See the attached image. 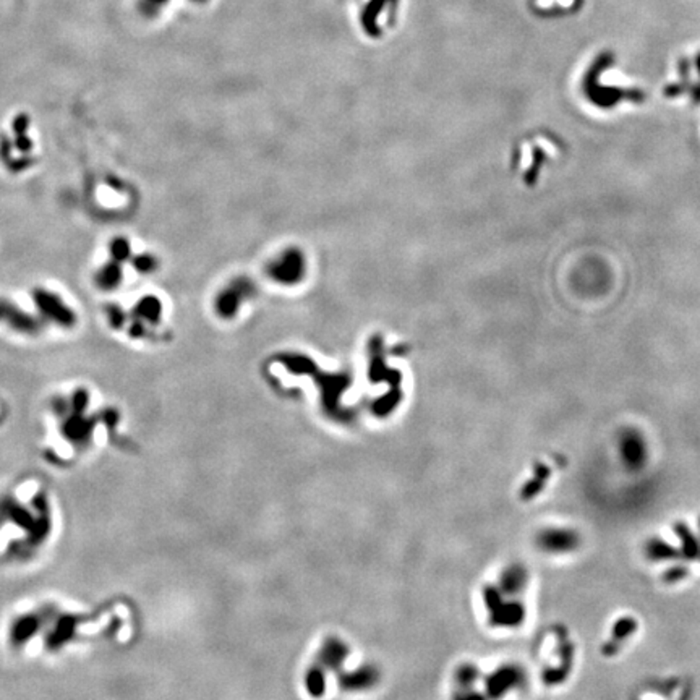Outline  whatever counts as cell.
Returning a JSON list of instances; mask_svg holds the SVG:
<instances>
[{"label":"cell","mask_w":700,"mask_h":700,"mask_svg":"<svg viewBox=\"0 0 700 700\" xmlns=\"http://www.w3.org/2000/svg\"><path fill=\"white\" fill-rule=\"evenodd\" d=\"M674 532L679 536L681 540V558H684L687 561H694L699 558V550H700V543L697 541L696 536L691 532V529L687 527L684 522H676L674 524Z\"/></svg>","instance_id":"8992f818"},{"label":"cell","mask_w":700,"mask_h":700,"mask_svg":"<svg viewBox=\"0 0 700 700\" xmlns=\"http://www.w3.org/2000/svg\"><path fill=\"white\" fill-rule=\"evenodd\" d=\"M637 631V621L632 618H619L613 626V639L614 641H624L631 636L632 632Z\"/></svg>","instance_id":"9c48e42d"},{"label":"cell","mask_w":700,"mask_h":700,"mask_svg":"<svg viewBox=\"0 0 700 700\" xmlns=\"http://www.w3.org/2000/svg\"><path fill=\"white\" fill-rule=\"evenodd\" d=\"M525 618V608L519 601H508L501 603L498 609L490 613V621L493 626H504V627H516Z\"/></svg>","instance_id":"277c9868"},{"label":"cell","mask_w":700,"mask_h":700,"mask_svg":"<svg viewBox=\"0 0 700 700\" xmlns=\"http://www.w3.org/2000/svg\"><path fill=\"white\" fill-rule=\"evenodd\" d=\"M699 558H700V550H699Z\"/></svg>","instance_id":"ac0fdd59"},{"label":"cell","mask_w":700,"mask_h":700,"mask_svg":"<svg viewBox=\"0 0 700 700\" xmlns=\"http://www.w3.org/2000/svg\"><path fill=\"white\" fill-rule=\"evenodd\" d=\"M323 674L318 671V669H313V671L309 673V689L311 694H315V696H319V694L323 692Z\"/></svg>","instance_id":"5bb4252c"},{"label":"cell","mask_w":700,"mask_h":700,"mask_svg":"<svg viewBox=\"0 0 700 700\" xmlns=\"http://www.w3.org/2000/svg\"><path fill=\"white\" fill-rule=\"evenodd\" d=\"M476 678H479V671H476L475 666H472V665L462 666L457 671V681L461 683L462 689H469V686H472Z\"/></svg>","instance_id":"7c38bea8"},{"label":"cell","mask_w":700,"mask_h":700,"mask_svg":"<svg viewBox=\"0 0 700 700\" xmlns=\"http://www.w3.org/2000/svg\"><path fill=\"white\" fill-rule=\"evenodd\" d=\"M603 655H606V656H613V655H616L618 651H619V642L618 641H613L611 642H606L605 645H603Z\"/></svg>","instance_id":"9a60e30c"},{"label":"cell","mask_w":700,"mask_h":700,"mask_svg":"<svg viewBox=\"0 0 700 700\" xmlns=\"http://www.w3.org/2000/svg\"><path fill=\"white\" fill-rule=\"evenodd\" d=\"M645 556L650 561H674L681 558V550L660 539H651L645 543Z\"/></svg>","instance_id":"52a82bcc"},{"label":"cell","mask_w":700,"mask_h":700,"mask_svg":"<svg viewBox=\"0 0 700 700\" xmlns=\"http://www.w3.org/2000/svg\"><path fill=\"white\" fill-rule=\"evenodd\" d=\"M619 452H621V459H623L624 466L629 470L642 469L645 461H647V454H645V444L642 441V438H639L636 433L626 434V436L621 439Z\"/></svg>","instance_id":"3957f363"},{"label":"cell","mask_w":700,"mask_h":700,"mask_svg":"<svg viewBox=\"0 0 700 700\" xmlns=\"http://www.w3.org/2000/svg\"><path fill=\"white\" fill-rule=\"evenodd\" d=\"M545 484H546L545 480L539 479V476H534V480H530V481H527V484L524 485L522 493H521V498L524 501H529V499H534L535 496H539L540 491L543 490V486H545Z\"/></svg>","instance_id":"30bf717a"},{"label":"cell","mask_w":700,"mask_h":700,"mask_svg":"<svg viewBox=\"0 0 700 700\" xmlns=\"http://www.w3.org/2000/svg\"><path fill=\"white\" fill-rule=\"evenodd\" d=\"M456 700H485V697L481 696V694H479V692H472V691L464 689V692L457 694Z\"/></svg>","instance_id":"2e32d148"},{"label":"cell","mask_w":700,"mask_h":700,"mask_svg":"<svg viewBox=\"0 0 700 700\" xmlns=\"http://www.w3.org/2000/svg\"><path fill=\"white\" fill-rule=\"evenodd\" d=\"M527 579L529 576H527V571H525V567L519 564L509 566L508 569H504L499 579L501 592L506 595L521 594L525 589V585H527Z\"/></svg>","instance_id":"5b68a950"},{"label":"cell","mask_w":700,"mask_h":700,"mask_svg":"<svg viewBox=\"0 0 700 700\" xmlns=\"http://www.w3.org/2000/svg\"><path fill=\"white\" fill-rule=\"evenodd\" d=\"M567 673H569V666H564V665L561 666V668L546 669V671L543 673V681H545V683L550 684V686L561 684V683H564V681H566Z\"/></svg>","instance_id":"8fae6325"},{"label":"cell","mask_w":700,"mask_h":700,"mask_svg":"<svg viewBox=\"0 0 700 700\" xmlns=\"http://www.w3.org/2000/svg\"><path fill=\"white\" fill-rule=\"evenodd\" d=\"M699 527H700V519H699Z\"/></svg>","instance_id":"e0dca14e"},{"label":"cell","mask_w":700,"mask_h":700,"mask_svg":"<svg viewBox=\"0 0 700 700\" xmlns=\"http://www.w3.org/2000/svg\"><path fill=\"white\" fill-rule=\"evenodd\" d=\"M536 545L546 553H569L581 546V536L576 530L550 527L536 535Z\"/></svg>","instance_id":"6da1fadb"},{"label":"cell","mask_w":700,"mask_h":700,"mask_svg":"<svg viewBox=\"0 0 700 700\" xmlns=\"http://www.w3.org/2000/svg\"><path fill=\"white\" fill-rule=\"evenodd\" d=\"M522 674L519 673L516 666H503L498 671H494L490 678L486 679V691L488 697L498 700L504 696L506 692L511 691L512 687L519 684Z\"/></svg>","instance_id":"7a4b0ae2"},{"label":"cell","mask_w":700,"mask_h":700,"mask_svg":"<svg viewBox=\"0 0 700 700\" xmlns=\"http://www.w3.org/2000/svg\"><path fill=\"white\" fill-rule=\"evenodd\" d=\"M689 576V569L684 566H673V567H669V569L663 574V581H665L666 584H676V582H679V581H683L684 577Z\"/></svg>","instance_id":"4fadbf2b"},{"label":"cell","mask_w":700,"mask_h":700,"mask_svg":"<svg viewBox=\"0 0 700 700\" xmlns=\"http://www.w3.org/2000/svg\"><path fill=\"white\" fill-rule=\"evenodd\" d=\"M347 654L346 645L339 641H329L326 644V647H323L321 651V660L324 665H328L331 668H336L337 665H341V661L344 659V655Z\"/></svg>","instance_id":"ba28073f"}]
</instances>
